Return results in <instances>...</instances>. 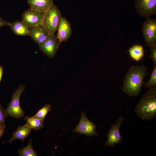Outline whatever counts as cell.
<instances>
[{
    "mask_svg": "<svg viewBox=\"0 0 156 156\" xmlns=\"http://www.w3.org/2000/svg\"><path fill=\"white\" fill-rule=\"evenodd\" d=\"M30 9L45 12L53 3V0H27Z\"/></svg>",
    "mask_w": 156,
    "mask_h": 156,
    "instance_id": "cell-14",
    "label": "cell"
},
{
    "mask_svg": "<svg viewBox=\"0 0 156 156\" xmlns=\"http://www.w3.org/2000/svg\"><path fill=\"white\" fill-rule=\"evenodd\" d=\"M136 11L146 19L156 14V0H135Z\"/></svg>",
    "mask_w": 156,
    "mask_h": 156,
    "instance_id": "cell-7",
    "label": "cell"
},
{
    "mask_svg": "<svg viewBox=\"0 0 156 156\" xmlns=\"http://www.w3.org/2000/svg\"><path fill=\"white\" fill-rule=\"evenodd\" d=\"M8 25L16 35L23 36H31L29 28L22 21H16L11 23H9Z\"/></svg>",
    "mask_w": 156,
    "mask_h": 156,
    "instance_id": "cell-15",
    "label": "cell"
},
{
    "mask_svg": "<svg viewBox=\"0 0 156 156\" xmlns=\"http://www.w3.org/2000/svg\"><path fill=\"white\" fill-rule=\"evenodd\" d=\"M135 111L143 120H150L156 116V88L150 89L142 96Z\"/></svg>",
    "mask_w": 156,
    "mask_h": 156,
    "instance_id": "cell-2",
    "label": "cell"
},
{
    "mask_svg": "<svg viewBox=\"0 0 156 156\" xmlns=\"http://www.w3.org/2000/svg\"><path fill=\"white\" fill-rule=\"evenodd\" d=\"M129 53L131 57L133 59L138 61L143 57L144 55V50L141 45H135L129 49Z\"/></svg>",
    "mask_w": 156,
    "mask_h": 156,
    "instance_id": "cell-16",
    "label": "cell"
},
{
    "mask_svg": "<svg viewBox=\"0 0 156 156\" xmlns=\"http://www.w3.org/2000/svg\"><path fill=\"white\" fill-rule=\"evenodd\" d=\"M32 129V128L26 124L19 126L16 131L13 133L12 137L8 141L3 142V143L7 142L11 143L16 139H20L24 141L25 139L28 137Z\"/></svg>",
    "mask_w": 156,
    "mask_h": 156,
    "instance_id": "cell-13",
    "label": "cell"
},
{
    "mask_svg": "<svg viewBox=\"0 0 156 156\" xmlns=\"http://www.w3.org/2000/svg\"><path fill=\"white\" fill-rule=\"evenodd\" d=\"M44 12H42L30 9L25 11L22 14V21L29 28L42 24Z\"/></svg>",
    "mask_w": 156,
    "mask_h": 156,
    "instance_id": "cell-9",
    "label": "cell"
},
{
    "mask_svg": "<svg viewBox=\"0 0 156 156\" xmlns=\"http://www.w3.org/2000/svg\"><path fill=\"white\" fill-rule=\"evenodd\" d=\"M51 107L50 105L49 104L45 105L40 109L33 117L36 118L44 120L48 113L51 111Z\"/></svg>",
    "mask_w": 156,
    "mask_h": 156,
    "instance_id": "cell-19",
    "label": "cell"
},
{
    "mask_svg": "<svg viewBox=\"0 0 156 156\" xmlns=\"http://www.w3.org/2000/svg\"><path fill=\"white\" fill-rule=\"evenodd\" d=\"M38 45L40 49L51 58L54 57L59 46L54 34H49L46 40Z\"/></svg>",
    "mask_w": 156,
    "mask_h": 156,
    "instance_id": "cell-10",
    "label": "cell"
},
{
    "mask_svg": "<svg viewBox=\"0 0 156 156\" xmlns=\"http://www.w3.org/2000/svg\"><path fill=\"white\" fill-rule=\"evenodd\" d=\"M81 118L79 124L73 129L74 132L78 133L88 136H97L99 135L96 133V125L91 122L87 117L86 114L83 111L81 112Z\"/></svg>",
    "mask_w": 156,
    "mask_h": 156,
    "instance_id": "cell-6",
    "label": "cell"
},
{
    "mask_svg": "<svg viewBox=\"0 0 156 156\" xmlns=\"http://www.w3.org/2000/svg\"><path fill=\"white\" fill-rule=\"evenodd\" d=\"M145 87L149 89L156 88V65H154L151 76L149 81L143 83Z\"/></svg>",
    "mask_w": 156,
    "mask_h": 156,
    "instance_id": "cell-20",
    "label": "cell"
},
{
    "mask_svg": "<svg viewBox=\"0 0 156 156\" xmlns=\"http://www.w3.org/2000/svg\"><path fill=\"white\" fill-rule=\"evenodd\" d=\"M6 129L0 127V139L4 134Z\"/></svg>",
    "mask_w": 156,
    "mask_h": 156,
    "instance_id": "cell-24",
    "label": "cell"
},
{
    "mask_svg": "<svg viewBox=\"0 0 156 156\" xmlns=\"http://www.w3.org/2000/svg\"><path fill=\"white\" fill-rule=\"evenodd\" d=\"M142 31L146 45L150 47L156 45V20L149 18L143 23Z\"/></svg>",
    "mask_w": 156,
    "mask_h": 156,
    "instance_id": "cell-5",
    "label": "cell"
},
{
    "mask_svg": "<svg viewBox=\"0 0 156 156\" xmlns=\"http://www.w3.org/2000/svg\"><path fill=\"white\" fill-rule=\"evenodd\" d=\"M30 36L33 40L38 44L43 42L49 35L47 30L42 24L29 28Z\"/></svg>",
    "mask_w": 156,
    "mask_h": 156,
    "instance_id": "cell-12",
    "label": "cell"
},
{
    "mask_svg": "<svg viewBox=\"0 0 156 156\" xmlns=\"http://www.w3.org/2000/svg\"><path fill=\"white\" fill-rule=\"evenodd\" d=\"M123 116L120 117L115 124H112L107 135V139L105 142L106 146L113 148L114 146L120 143L122 140V136L120 133V128L124 120Z\"/></svg>",
    "mask_w": 156,
    "mask_h": 156,
    "instance_id": "cell-8",
    "label": "cell"
},
{
    "mask_svg": "<svg viewBox=\"0 0 156 156\" xmlns=\"http://www.w3.org/2000/svg\"><path fill=\"white\" fill-rule=\"evenodd\" d=\"M24 89V86L20 85L13 93L11 101L5 110L8 116L17 118H20L24 116L25 112L21 107L19 100L20 96Z\"/></svg>",
    "mask_w": 156,
    "mask_h": 156,
    "instance_id": "cell-4",
    "label": "cell"
},
{
    "mask_svg": "<svg viewBox=\"0 0 156 156\" xmlns=\"http://www.w3.org/2000/svg\"><path fill=\"white\" fill-rule=\"evenodd\" d=\"M150 57L152 59L154 65H156V45L151 47Z\"/></svg>",
    "mask_w": 156,
    "mask_h": 156,
    "instance_id": "cell-22",
    "label": "cell"
},
{
    "mask_svg": "<svg viewBox=\"0 0 156 156\" xmlns=\"http://www.w3.org/2000/svg\"><path fill=\"white\" fill-rule=\"evenodd\" d=\"M147 70L144 65L132 66L125 77L122 91L129 96L139 95L141 92L144 78L148 75Z\"/></svg>",
    "mask_w": 156,
    "mask_h": 156,
    "instance_id": "cell-1",
    "label": "cell"
},
{
    "mask_svg": "<svg viewBox=\"0 0 156 156\" xmlns=\"http://www.w3.org/2000/svg\"><path fill=\"white\" fill-rule=\"evenodd\" d=\"M8 116L5 110L3 109L0 104V127L3 128H5V121Z\"/></svg>",
    "mask_w": 156,
    "mask_h": 156,
    "instance_id": "cell-21",
    "label": "cell"
},
{
    "mask_svg": "<svg viewBox=\"0 0 156 156\" xmlns=\"http://www.w3.org/2000/svg\"><path fill=\"white\" fill-rule=\"evenodd\" d=\"M61 16L60 12L53 3L44 12L42 25L49 34H54L56 31Z\"/></svg>",
    "mask_w": 156,
    "mask_h": 156,
    "instance_id": "cell-3",
    "label": "cell"
},
{
    "mask_svg": "<svg viewBox=\"0 0 156 156\" xmlns=\"http://www.w3.org/2000/svg\"><path fill=\"white\" fill-rule=\"evenodd\" d=\"M24 119L26 121V124L34 130H40L44 126V120L35 118L33 116H26Z\"/></svg>",
    "mask_w": 156,
    "mask_h": 156,
    "instance_id": "cell-17",
    "label": "cell"
},
{
    "mask_svg": "<svg viewBox=\"0 0 156 156\" xmlns=\"http://www.w3.org/2000/svg\"><path fill=\"white\" fill-rule=\"evenodd\" d=\"M57 38L59 45L69 38L71 32L70 25L66 19L61 16L58 27Z\"/></svg>",
    "mask_w": 156,
    "mask_h": 156,
    "instance_id": "cell-11",
    "label": "cell"
},
{
    "mask_svg": "<svg viewBox=\"0 0 156 156\" xmlns=\"http://www.w3.org/2000/svg\"><path fill=\"white\" fill-rule=\"evenodd\" d=\"M8 24L7 21L0 17V28L3 26L8 25Z\"/></svg>",
    "mask_w": 156,
    "mask_h": 156,
    "instance_id": "cell-23",
    "label": "cell"
},
{
    "mask_svg": "<svg viewBox=\"0 0 156 156\" xmlns=\"http://www.w3.org/2000/svg\"><path fill=\"white\" fill-rule=\"evenodd\" d=\"M3 68L2 66H0V82L1 79L2 75L3 74Z\"/></svg>",
    "mask_w": 156,
    "mask_h": 156,
    "instance_id": "cell-25",
    "label": "cell"
},
{
    "mask_svg": "<svg viewBox=\"0 0 156 156\" xmlns=\"http://www.w3.org/2000/svg\"><path fill=\"white\" fill-rule=\"evenodd\" d=\"M17 154L20 156H37L36 152L33 147L31 140V139L27 145L19 149L17 151Z\"/></svg>",
    "mask_w": 156,
    "mask_h": 156,
    "instance_id": "cell-18",
    "label": "cell"
}]
</instances>
